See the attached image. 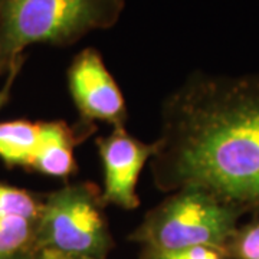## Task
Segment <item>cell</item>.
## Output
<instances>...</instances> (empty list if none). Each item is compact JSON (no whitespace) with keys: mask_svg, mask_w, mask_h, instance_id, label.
Segmentation results:
<instances>
[{"mask_svg":"<svg viewBox=\"0 0 259 259\" xmlns=\"http://www.w3.org/2000/svg\"><path fill=\"white\" fill-rule=\"evenodd\" d=\"M150 170L160 192L197 189L259 219V75L194 74L170 94Z\"/></svg>","mask_w":259,"mask_h":259,"instance_id":"1","label":"cell"},{"mask_svg":"<svg viewBox=\"0 0 259 259\" xmlns=\"http://www.w3.org/2000/svg\"><path fill=\"white\" fill-rule=\"evenodd\" d=\"M124 8V0H0V71L19 66L30 45L69 47L112 28Z\"/></svg>","mask_w":259,"mask_h":259,"instance_id":"2","label":"cell"},{"mask_svg":"<svg viewBox=\"0 0 259 259\" xmlns=\"http://www.w3.org/2000/svg\"><path fill=\"white\" fill-rule=\"evenodd\" d=\"M243 218L239 210L212 194L183 189L168 193L166 199L146 213L130 233V241L143 249L175 252L194 246L225 249Z\"/></svg>","mask_w":259,"mask_h":259,"instance_id":"3","label":"cell"},{"mask_svg":"<svg viewBox=\"0 0 259 259\" xmlns=\"http://www.w3.org/2000/svg\"><path fill=\"white\" fill-rule=\"evenodd\" d=\"M101 190L91 182L69 183L40 203L36 249L88 259H107L114 248Z\"/></svg>","mask_w":259,"mask_h":259,"instance_id":"4","label":"cell"},{"mask_svg":"<svg viewBox=\"0 0 259 259\" xmlns=\"http://www.w3.org/2000/svg\"><path fill=\"white\" fill-rule=\"evenodd\" d=\"M68 90L83 122L101 121L124 127L127 105L122 91L104 64L101 54L87 48L72 59L66 72Z\"/></svg>","mask_w":259,"mask_h":259,"instance_id":"5","label":"cell"},{"mask_svg":"<svg viewBox=\"0 0 259 259\" xmlns=\"http://www.w3.org/2000/svg\"><path fill=\"white\" fill-rule=\"evenodd\" d=\"M104 170L101 197L104 204L124 210L140 206L137 183L141 170L156 153V141L144 143L133 137L124 127H117L107 137L97 139Z\"/></svg>","mask_w":259,"mask_h":259,"instance_id":"6","label":"cell"},{"mask_svg":"<svg viewBox=\"0 0 259 259\" xmlns=\"http://www.w3.org/2000/svg\"><path fill=\"white\" fill-rule=\"evenodd\" d=\"M90 133L79 134L78 128L65 121H48L42 124V139L30 163L35 171L56 179H66L76 171L74 148Z\"/></svg>","mask_w":259,"mask_h":259,"instance_id":"7","label":"cell"},{"mask_svg":"<svg viewBox=\"0 0 259 259\" xmlns=\"http://www.w3.org/2000/svg\"><path fill=\"white\" fill-rule=\"evenodd\" d=\"M42 124L25 120L0 122V158L9 166H30L40 144Z\"/></svg>","mask_w":259,"mask_h":259,"instance_id":"8","label":"cell"},{"mask_svg":"<svg viewBox=\"0 0 259 259\" xmlns=\"http://www.w3.org/2000/svg\"><path fill=\"white\" fill-rule=\"evenodd\" d=\"M36 222L25 218H0V258L28 256L36 249Z\"/></svg>","mask_w":259,"mask_h":259,"instance_id":"9","label":"cell"},{"mask_svg":"<svg viewBox=\"0 0 259 259\" xmlns=\"http://www.w3.org/2000/svg\"><path fill=\"white\" fill-rule=\"evenodd\" d=\"M42 200L26 190L0 183V218H25L37 221Z\"/></svg>","mask_w":259,"mask_h":259,"instance_id":"10","label":"cell"},{"mask_svg":"<svg viewBox=\"0 0 259 259\" xmlns=\"http://www.w3.org/2000/svg\"><path fill=\"white\" fill-rule=\"evenodd\" d=\"M223 253L226 259H259V219L239 225Z\"/></svg>","mask_w":259,"mask_h":259,"instance_id":"11","label":"cell"},{"mask_svg":"<svg viewBox=\"0 0 259 259\" xmlns=\"http://www.w3.org/2000/svg\"><path fill=\"white\" fill-rule=\"evenodd\" d=\"M157 253L163 259H226L222 250L207 248V246H194V248L175 250V252H157Z\"/></svg>","mask_w":259,"mask_h":259,"instance_id":"12","label":"cell"},{"mask_svg":"<svg viewBox=\"0 0 259 259\" xmlns=\"http://www.w3.org/2000/svg\"><path fill=\"white\" fill-rule=\"evenodd\" d=\"M26 259H88L79 258V256H72V255H65L61 252L49 249H35L32 253H29Z\"/></svg>","mask_w":259,"mask_h":259,"instance_id":"13","label":"cell"},{"mask_svg":"<svg viewBox=\"0 0 259 259\" xmlns=\"http://www.w3.org/2000/svg\"><path fill=\"white\" fill-rule=\"evenodd\" d=\"M19 71V66H15V68H12L10 69V76H9V81L8 83L0 90V110L3 108V105L6 104L8 101V98H9V93H10V87H12V82H13V78H15V75L18 74Z\"/></svg>","mask_w":259,"mask_h":259,"instance_id":"14","label":"cell"},{"mask_svg":"<svg viewBox=\"0 0 259 259\" xmlns=\"http://www.w3.org/2000/svg\"><path fill=\"white\" fill-rule=\"evenodd\" d=\"M140 259H163V258L158 255L157 252H154V250L143 249V253H141Z\"/></svg>","mask_w":259,"mask_h":259,"instance_id":"15","label":"cell"},{"mask_svg":"<svg viewBox=\"0 0 259 259\" xmlns=\"http://www.w3.org/2000/svg\"><path fill=\"white\" fill-rule=\"evenodd\" d=\"M28 256H20V258H0V259H26Z\"/></svg>","mask_w":259,"mask_h":259,"instance_id":"16","label":"cell"}]
</instances>
